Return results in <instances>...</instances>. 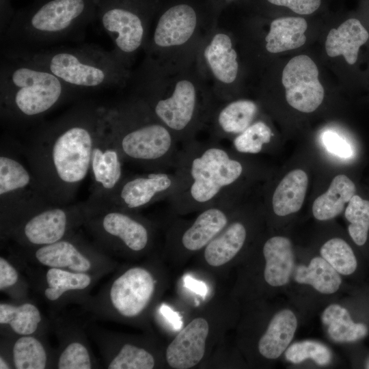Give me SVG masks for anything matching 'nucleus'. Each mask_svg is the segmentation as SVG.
I'll use <instances>...</instances> for the list:
<instances>
[{"label":"nucleus","instance_id":"nucleus-1","mask_svg":"<svg viewBox=\"0 0 369 369\" xmlns=\"http://www.w3.org/2000/svg\"><path fill=\"white\" fill-rule=\"evenodd\" d=\"M106 107L81 102L34 132L25 154L48 202L71 204L90 173L95 137Z\"/></svg>","mask_w":369,"mask_h":369},{"label":"nucleus","instance_id":"nucleus-2","mask_svg":"<svg viewBox=\"0 0 369 369\" xmlns=\"http://www.w3.org/2000/svg\"><path fill=\"white\" fill-rule=\"evenodd\" d=\"M128 84L181 144L196 139L217 104L195 60L159 64L144 57Z\"/></svg>","mask_w":369,"mask_h":369},{"label":"nucleus","instance_id":"nucleus-3","mask_svg":"<svg viewBox=\"0 0 369 369\" xmlns=\"http://www.w3.org/2000/svg\"><path fill=\"white\" fill-rule=\"evenodd\" d=\"M173 169L177 187L167 200L179 215L234 200V189L245 172L243 163L212 138L182 144Z\"/></svg>","mask_w":369,"mask_h":369},{"label":"nucleus","instance_id":"nucleus-4","mask_svg":"<svg viewBox=\"0 0 369 369\" xmlns=\"http://www.w3.org/2000/svg\"><path fill=\"white\" fill-rule=\"evenodd\" d=\"M107 118L125 163L146 172L174 168L178 142L141 98L131 93L107 107Z\"/></svg>","mask_w":369,"mask_h":369},{"label":"nucleus","instance_id":"nucleus-5","mask_svg":"<svg viewBox=\"0 0 369 369\" xmlns=\"http://www.w3.org/2000/svg\"><path fill=\"white\" fill-rule=\"evenodd\" d=\"M2 54L41 66L77 92L124 88L133 72L111 51L93 44L37 49L5 46Z\"/></svg>","mask_w":369,"mask_h":369},{"label":"nucleus","instance_id":"nucleus-6","mask_svg":"<svg viewBox=\"0 0 369 369\" xmlns=\"http://www.w3.org/2000/svg\"><path fill=\"white\" fill-rule=\"evenodd\" d=\"M77 92L45 68L3 55L1 118L12 125L36 121Z\"/></svg>","mask_w":369,"mask_h":369},{"label":"nucleus","instance_id":"nucleus-7","mask_svg":"<svg viewBox=\"0 0 369 369\" xmlns=\"http://www.w3.org/2000/svg\"><path fill=\"white\" fill-rule=\"evenodd\" d=\"M97 0H35L15 11L1 34L8 47L37 49L79 39L96 20Z\"/></svg>","mask_w":369,"mask_h":369},{"label":"nucleus","instance_id":"nucleus-8","mask_svg":"<svg viewBox=\"0 0 369 369\" xmlns=\"http://www.w3.org/2000/svg\"><path fill=\"white\" fill-rule=\"evenodd\" d=\"M217 23H202L189 4L174 5L161 12L152 23L143 49L144 57L159 64L193 62Z\"/></svg>","mask_w":369,"mask_h":369},{"label":"nucleus","instance_id":"nucleus-9","mask_svg":"<svg viewBox=\"0 0 369 369\" xmlns=\"http://www.w3.org/2000/svg\"><path fill=\"white\" fill-rule=\"evenodd\" d=\"M156 290L153 272L145 266H133L114 275L82 306L100 319L134 323L146 314Z\"/></svg>","mask_w":369,"mask_h":369},{"label":"nucleus","instance_id":"nucleus-10","mask_svg":"<svg viewBox=\"0 0 369 369\" xmlns=\"http://www.w3.org/2000/svg\"><path fill=\"white\" fill-rule=\"evenodd\" d=\"M148 0H97L96 20L110 37L117 59L131 69L144 47L152 25Z\"/></svg>","mask_w":369,"mask_h":369},{"label":"nucleus","instance_id":"nucleus-11","mask_svg":"<svg viewBox=\"0 0 369 369\" xmlns=\"http://www.w3.org/2000/svg\"><path fill=\"white\" fill-rule=\"evenodd\" d=\"M83 227L94 243L110 254H140L150 247L152 228L137 214L113 207H94Z\"/></svg>","mask_w":369,"mask_h":369},{"label":"nucleus","instance_id":"nucleus-12","mask_svg":"<svg viewBox=\"0 0 369 369\" xmlns=\"http://www.w3.org/2000/svg\"><path fill=\"white\" fill-rule=\"evenodd\" d=\"M31 171L13 154L1 148V238L33 212L49 204Z\"/></svg>","mask_w":369,"mask_h":369},{"label":"nucleus","instance_id":"nucleus-13","mask_svg":"<svg viewBox=\"0 0 369 369\" xmlns=\"http://www.w3.org/2000/svg\"><path fill=\"white\" fill-rule=\"evenodd\" d=\"M94 210L87 200L66 205L49 204L23 219L6 239L13 240L23 249L55 243L77 232Z\"/></svg>","mask_w":369,"mask_h":369},{"label":"nucleus","instance_id":"nucleus-14","mask_svg":"<svg viewBox=\"0 0 369 369\" xmlns=\"http://www.w3.org/2000/svg\"><path fill=\"white\" fill-rule=\"evenodd\" d=\"M195 64L217 104L235 99L232 87L238 79L240 64L230 31L217 23L202 44Z\"/></svg>","mask_w":369,"mask_h":369},{"label":"nucleus","instance_id":"nucleus-15","mask_svg":"<svg viewBox=\"0 0 369 369\" xmlns=\"http://www.w3.org/2000/svg\"><path fill=\"white\" fill-rule=\"evenodd\" d=\"M23 250L28 260L39 266L88 273L100 279L116 264L109 255L78 232L53 244Z\"/></svg>","mask_w":369,"mask_h":369},{"label":"nucleus","instance_id":"nucleus-16","mask_svg":"<svg viewBox=\"0 0 369 369\" xmlns=\"http://www.w3.org/2000/svg\"><path fill=\"white\" fill-rule=\"evenodd\" d=\"M123 160L114 141L107 118V107L93 145L90 174L91 193L87 200L93 206L103 205L124 177Z\"/></svg>","mask_w":369,"mask_h":369},{"label":"nucleus","instance_id":"nucleus-17","mask_svg":"<svg viewBox=\"0 0 369 369\" xmlns=\"http://www.w3.org/2000/svg\"><path fill=\"white\" fill-rule=\"evenodd\" d=\"M177 178L167 171L146 172L126 176L108 200L98 207H113L137 212L155 202L167 200L176 191Z\"/></svg>","mask_w":369,"mask_h":369},{"label":"nucleus","instance_id":"nucleus-18","mask_svg":"<svg viewBox=\"0 0 369 369\" xmlns=\"http://www.w3.org/2000/svg\"><path fill=\"white\" fill-rule=\"evenodd\" d=\"M282 81L288 103L297 110L310 113L324 98L318 70L313 60L305 55L292 57L284 67Z\"/></svg>","mask_w":369,"mask_h":369},{"label":"nucleus","instance_id":"nucleus-19","mask_svg":"<svg viewBox=\"0 0 369 369\" xmlns=\"http://www.w3.org/2000/svg\"><path fill=\"white\" fill-rule=\"evenodd\" d=\"M234 200L219 203L199 211L196 218L172 227L169 241L189 252L204 249L228 223Z\"/></svg>","mask_w":369,"mask_h":369},{"label":"nucleus","instance_id":"nucleus-20","mask_svg":"<svg viewBox=\"0 0 369 369\" xmlns=\"http://www.w3.org/2000/svg\"><path fill=\"white\" fill-rule=\"evenodd\" d=\"M99 279L88 273L47 268L38 285L43 298L53 306H63L70 302L82 305Z\"/></svg>","mask_w":369,"mask_h":369},{"label":"nucleus","instance_id":"nucleus-21","mask_svg":"<svg viewBox=\"0 0 369 369\" xmlns=\"http://www.w3.org/2000/svg\"><path fill=\"white\" fill-rule=\"evenodd\" d=\"M209 324L202 317L190 321L168 345L165 358L168 365L175 369H188L197 365L206 351Z\"/></svg>","mask_w":369,"mask_h":369},{"label":"nucleus","instance_id":"nucleus-22","mask_svg":"<svg viewBox=\"0 0 369 369\" xmlns=\"http://www.w3.org/2000/svg\"><path fill=\"white\" fill-rule=\"evenodd\" d=\"M92 336L98 344L107 369H152L155 357L146 348L132 342H121L105 331L93 329Z\"/></svg>","mask_w":369,"mask_h":369},{"label":"nucleus","instance_id":"nucleus-23","mask_svg":"<svg viewBox=\"0 0 369 369\" xmlns=\"http://www.w3.org/2000/svg\"><path fill=\"white\" fill-rule=\"evenodd\" d=\"M258 111L257 104L247 99H233L217 104L207 125L210 138L219 141L233 139L254 122Z\"/></svg>","mask_w":369,"mask_h":369},{"label":"nucleus","instance_id":"nucleus-24","mask_svg":"<svg viewBox=\"0 0 369 369\" xmlns=\"http://www.w3.org/2000/svg\"><path fill=\"white\" fill-rule=\"evenodd\" d=\"M64 323L58 320L55 322L59 347L56 351L54 368L57 369L97 368L96 361L82 329L74 323Z\"/></svg>","mask_w":369,"mask_h":369},{"label":"nucleus","instance_id":"nucleus-25","mask_svg":"<svg viewBox=\"0 0 369 369\" xmlns=\"http://www.w3.org/2000/svg\"><path fill=\"white\" fill-rule=\"evenodd\" d=\"M1 334L12 339L23 336H42L46 328L44 316L31 302L0 303Z\"/></svg>","mask_w":369,"mask_h":369},{"label":"nucleus","instance_id":"nucleus-26","mask_svg":"<svg viewBox=\"0 0 369 369\" xmlns=\"http://www.w3.org/2000/svg\"><path fill=\"white\" fill-rule=\"evenodd\" d=\"M9 341V351H1L15 369H44L55 367L56 352L52 353L42 336H23Z\"/></svg>","mask_w":369,"mask_h":369},{"label":"nucleus","instance_id":"nucleus-27","mask_svg":"<svg viewBox=\"0 0 369 369\" xmlns=\"http://www.w3.org/2000/svg\"><path fill=\"white\" fill-rule=\"evenodd\" d=\"M262 253L265 259L264 277L271 286L286 285L294 270L295 255L289 238L275 236L266 241Z\"/></svg>","mask_w":369,"mask_h":369},{"label":"nucleus","instance_id":"nucleus-28","mask_svg":"<svg viewBox=\"0 0 369 369\" xmlns=\"http://www.w3.org/2000/svg\"><path fill=\"white\" fill-rule=\"evenodd\" d=\"M369 38V33L356 18H349L338 28L329 32L325 49L330 57L343 55L348 64H354L357 59L359 48Z\"/></svg>","mask_w":369,"mask_h":369},{"label":"nucleus","instance_id":"nucleus-29","mask_svg":"<svg viewBox=\"0 0 369 369\" xmlns=\"http://www.w3.org/2000/svg\"><path fill=\"white\" fill-rule=\"evenodd\" d=\"M297 327V319L292 310L284 309L277 312L258 341L260 355L269 359L282 355L293 339Z\"/></svg>","mask_w":369,"mask_h":369},{"label":"nucleus","instance_id":"nucleus-30","mask_svg":"<svg viewBox=\"0 0 369 369\" xmlns=\"http://www.w3.org/2000/svg\"><path fill=\"white\" fill-rule=\"evenodd\" d=\"M247 236L241 221H229L227 226L204 248V258L211 266L219 267L232 260L244 246Z\"/></svg>","mask_w":369,"mask_h":369},{"label":"nucleus","instance_id":"nucleus-31","mask_svg":"<svg viewBox=\"0 0 369 369\" xmlns=\"http://www.w3.org/2000/svg\"><path fill=\"white\" fill-rule=\"evenodd\" d=\"M308 177L302 169L288 172L276 187L271 199L275 215L283 217L299 211L305 200Z\"/></svg>","mask_w":369,"mask_h":369},{"label":"nucleus","instance_id":"nucleus-32","mask_svg":"<svg viewBox=\"0 0 369 369\" xmlns=\"http://www.w3.org/2000/svg\"><path fill=\"white\" fill-rule=\"evenodd\" d=\"M307 22L301 17H283L273 20L264 37L265 49L271 53L299 48L306 41Z\"/></svg>","mask_w":369,"mask_h":369},{"label":"nucleus","instance_id":"nucleus-33","mask_svg":"<svg viewBox=\"0 0 369 369\" xmlns=\"http://www.w3.org/2000/svg\"><path fill=\"white\" fill-rule=\"evenodd\" d=\"M354 182L346 176H335L328 190L318 196L313 203L312 213L319 221L331 219L340 215L346 203L355 195Z\"/></svg>","mask_w":369,"mask_h":369},{"label":"nucleus","instance_id":"nucleus-34","mask_svg":"<svg viewBox=\"0 0 369 369\" xmlns=\"http://www.w3.org/2000/svg\"><path fill=\"white\" fill-rule=\"evenodd\" d=\"M321 321L329 338L335 342H353L365 338L368 327L355 323L344 307L338 304L328 305L321 314Z\"/></svg>","mask_w":369,"mask_h":369},{"label":"nucleus","instance_id":"nucleus-35","mask_svg":"<svg viewBox=\"0 0 369 369\" xmlns=\"http://www.w3.org/2000/svg\"><path fill=\"white\" fill-rule=\"evenodd\" d=\"M295 280L299 284L310 285L326 295L338 291L342 283L340 273L319 256L313 258L308 266H299L295 271Z\"/></svg>","mask_w":369,"mask_h":369},{"label":"nucleus","instance_id":"nucleus-36","mask_svg":"<svg viewBox=\"0 0 369 369\" xmlns=\"http://www.w3.org/2000/svg\"><path fill=\"white\" fill-rule=\"evenodd\" d=\"M320 253L340 274L348 275L355 272L357 262L350 245L343 239L333 238L325 242Z\"/></svg>","mask_w":369,"mask_h":369},{"label":"nucleus","instance_id":"nucleus-37","mask_svg":"<svg viewBox=\"0 0 369 369\" xmlns=\"http://www.w3.org/2000/svg\"><path fill=\"white\" fill-rule=\"evenodd\" d=\"M345 217L350 223L348 232L355 244H365L369 230V201L354 195L348 202L344 212Z\"/></svg>","mask_w":369,"mask_h":369},{"label":"nucleus","instance_id":"nucleus-38","mask_svg":"<svg viewBox=\"0 0 369 369\" xmlns=\"http://www.w3.org/2000/svg\"><path fill=\"white\" fill-rule=\"evenodd\" d=\"M271 128L263 121L253 122L232 139L236 151L242 154H258L271 139Z\"/></svg>","mask_w":369,"mask_h":369},{"label":"nucleus","instance_id":"nucleus-39","mask_svg":"<svg viewBox=\"0 0 369 369\" xmlns=\"http://www.w3.org/2000/svg\"><path fill=\"white\" fill-rule=\"evenodd\" d=\"M286 359L293 364H299L311 359L318 366L330 364L332 353L324 344L314 340H303L290 345L285 351Z\"/></svg>","mask_w":369,"mask_h":369},{"label":"nucleus","instance_id":"nucleus-40","mask_svg":"<svg viewBox=\"0 0 369 369\" xmlns=\"http://www.w3.org/2000/svg\"><path fill=\"white\" fill-rule=\"evenodd\" d=\"M27 284L18 269L8 259L0 257V290L16 300L25 299Z\"/></svg>","mask_w":369,"mask_h":369},{"label":"nucleus","instance_id":"nucleus-41","mask_svg":"<svg viewBox=\"0 0 369 369\" xmlns=\"http://www.w3.org/2000/svg\"><path fill=\"white\" fill-rule=\"evenodd\" d=\"M321 138L325 148L331 154L344 159L352 156L353 150L350 144L338 133L327 131L323 133Z\"/></svg>","mask_w":369,"mask_h":369},{"label":"nucleus","instance_id":"nucleus-42","mask_svg":"<svg viewBox=\"0 0 369 369\" xmlns=\"http://www.w3.org/2000/svg\"><path fill=\"white\" fill-rule=\"evenodd\" d=\"M269 3L286 6L300 14H310L315 12L320 5V0H267Z\"/></svg>","mask_w":369,"mask_h":369},{"label":"nucleus","instance_id":"nucleus-43","mask_svg":"<svg viewBox=\"0 0 369 369\" xmlns=\"http://www.w3.org/2000/svg\"><path fill=\"white\" fill-rule=\"evenodd\" d=\"M14 10L11 5L10 0H0V29L1 34L5 31L10 22Z\"/></svg>","mask_w":369,"mask_h":369},{"label":"nucleus","instance_id":"nucleus-44","mask_svg":"<svg viewBox=\"0 0 369 369\" xmlns=\"http://www.w3.org/2000/svg\"><path fill=\"white\" fill-rule=\"evenodd\" d=\"M12 368L10 363L3 355H0V369Z\"/></svg>","mask_w":369,"mask_h":369},{"label":"nucleus","instance_id":"nucleus-45","mask_svg":"<svg viewBox=\"0 0 369 369\" xmlns=\"http://www.w3.org/2000/svg\"><path fill=\"white\" fill-rule=\"evenodd\" d=\"M365 368L369 369V357L366 359L365 361Z\"/></svg>","mask_w":369,"mask_h":369},{"label":"nucleus","instance_id":"nucleus-46","mask_svg":"<svg viewBox=\"0 0 369 369\" xmlns=\"http://www.w3.org/2000/svg\"><path fill=\"white\" fill-rule=\"evenodd\" d=\"M226 1H232V0H226Z\"/></svg>","mask_w":369,"mask_h":369}]
</instances>
